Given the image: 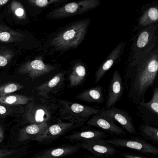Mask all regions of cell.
<instances>
[{
  "mask_svg": "<svg viewBox=\"0 0 158 158\" xmlns=\"http://www.w3.org/2000/svg\"><path fill=\"white\" fill-rule=\"evenodd\" d=\"M158 72V48L138 62L127 65L125 76L126 87L129 99L137 106L145 101V94L154 85Z\"/></svg>",
  "mask_w": 158,
  "mask_h": 158,
  "instance_id": "obj_1",
  "label": "cell"
},
{
  "mask_svg": "<svg viewBox=\"0 0 158 158\" xmlns=\"http://www.w3.org/2000/svg\"><path fill=\"white\" fill-rule=\"evenodd\" d=\"M91 22L90 18H84L64 27L52 40L55 49L65 52L77 48L85 39Z\"/></svg>",
  "mask_w": 158,
  "mask_h": 158,
  "instance_id": "obj_2",
  "label": "cell"
},
{
  "mask_svg": "<svg viewBox=\"0 0 158 158\" xmlns=\"http://www.w3.org/2000/svg\"><path fill=\"white\" fill-rule=\"evenodd\" d=\"M127 62H138L158 48V24L150 26L138 31L132 39Z\"/></svg>",
  "mask_w": 158,
  "mask_h": 158,
  "instance_id": "obj_3",
  "label": "cell"
},
{
  "mask_svg": "<svg viewBox=\"0 0 158 158\" xmlns=\"http://www.w3.org/2000/svg\"><path fill=\"white\" fill-rule=\"evenodd\" d=\"M58 120L78 122L84 124L91 116L102 110L80 103L60 99L58 101Z\"/></svg>",
  "mask_w": 158,
  "mask_h": 158,
  "instance_id": "obj_4",
  "label": "cell"
},
{
  "mask_svg": "<svg viewBox=\"0 0 158 158\" xmlns=\"http://www.w3.org/2000/svg\"><path fill=\"white\" fill-rule=\"evenodd\" d=\"M58 109V102L57 103L54 102L43 105L30 103L24 109L21 117L25 123L29 124L44 123L50 124L55 117Z\"/></svg>",
  "mask_w": 158,
  "mask_h": 158,
  "instance_id": "obj_5",
  "label": "cell"
},
{
  "mask_svg": "<svg viewBox=\"0 0 158 158\" xmlns=\"http://www.w3.org/2000/svg\"><path fill=\"white\" fill-rule=\"evenodd\" d=\"M101 4L100 0H81L69 2L55 11L53 16L55 18H64L82 15L96 9Z\"/></svg>",
  "mask_w": 158,
  "mask_h": 158,
  "instance_id": "obj_6",
  "label": "cell"
},
{
  "mask_svg": "<svg viewBox=\"0 0 158 158\" xmlns=\"http://www.w3.org/2000/svg\"><path fill=\"white\" fill-rule=\"evenodd\" d=\"M50 125L45 131L34 140L42 144H49L65 135L66 133L84 124L78 122H65L61 120Z\"/></svg>",
  "mask_w": 158,
  "mask_h": 158,
  "instance_id": "obj_7",
  "label": "cell"
},
{
  "mask_svg": "<svg viewBox=\"0 0 158 158\" xmlns=\"http://www.w3.org/2000/svg\"><path fill=\"white\" fill-rule=\"evenodd\" d=\"M104 140L115 147L127 148L144 154L153 155L158 154V148L139 138H113Z\"/></svg>",
  "mask_w": 158,
  "mask_h": 158,
  "instance_id": "obj_8",
  "label": "cell"
},
{
  "mask_svg": "<svg viewBox=\"0 0 158 158\" xmlns=\"http://www.w3.org/2000/svg\"><path fill=\"white\" fill-rule=\"evenodd\" d=\"M140 116L145 124L153 126H158V87L153 90L152 98L148 102H142L137 105Z\"/></svg>",
  "mask_w": 158,
  "mask_h": 158,
  "instance_id": "obj_9",
  "label": "cell"
},
{
  "mask_svg": "<svg viewBox=\"0 0 158 158\" xmlns=\"http://www.w3.org/2000/svg\"><path fill=\"white\" fill-rule=\"evenodd\" d=\"M101 111L98 114L91 116L87 121V124L89 126L100 128L105 132L112 135H126L125 131L119 126L116 122Z\"/></svg>",
  "mask_w": 158,
  "mask_h": 158,
  "instance_id": "obj_10",
  "label": "cell"
},
{
  "mask_svg": "<svg viewBox=\"0 0 158 158\" xmlns=\"http://www.w3.org/2000/svg\"><path fill=\"white\" fill-rule=\"evenodd\" d=\"M126 42L121 41L113 49L105 60L100 65L95 75V82L98 84L104 75L121 60L126 46Z\"/></svg>",
  "mask_w": 158,
  "mask_h": 158,
  "instance_id": "obj_11",
  "label": "cell"
},
{
  "mask_svg": "<svg viewBox=\"0 0 158 158\" xmlns=\"http://www.w3.org/2000/svg\"><path fill=\"white\" fill-rule=\"evenodd\" d=\"M158 2L153 1L141 7V14L133 31L138 32L150 26L158 24Z\"/></svg>",
  "mask_w": 158,
  "mask_h": 158,
  "instance_id": "obj_12",
  "label": "cell"
},
{
  "mask_svg": "<svg viewBox=\"0 0 158 158\" xmlns=\"http://www.w3.org/2000/svg\"><path fill=\"white\" fill-rule=\"evenodd\" d=\"M80 143L81 148L86 150L93 156L99 158L110 157L118 152L113 146L104 141V139L92 140Z\"/></svg>",
  "mask_w": 158,
  "mask_h": 158,
  "instance_id": "obj_13",
  "label": "cell"
},
{
  "mask_svg": "<svg viewBox=\"0 0 158 158\" xmlns=\"http://www.w3.org/2000/svg\"><path fill=\"white\" fill-rule=\"evenodd\" d=\"M102 112L110 117L115 122L119 123L127 132L132 135L137 134L133 120L125 110L116 107H111L102 110Z\"/></svg>",
  "mask_w": 158,
  "mask_h": 158,
  "instance_id": "obj_14",
  "label": "cell"
},
{
  "mask_svg": "<svg viewBox=\"0 0 158 158\" xmlns=\"http://www.w3.org/2000/svg\"><path fill=\"white\" fill-rule=\"evenodd\" d=\"M124 88L121 74L118 70H115L113 74L108 87L105 109L113 107L121 99L123 94Z\"/></svg>",
  "mask_w": 158,
  "mask_h": 158,
  "instance_id": "obj_15",
  "label": "cell"
},
{
  "mask_svg": "<svg viewBox=\"0 0 158 158\" xmlns=\"http://www.w3.org/2000/svg\"><path fill=\"white\" fill-rule=\"evenodd\" d=\"M81 148L80 143L75 145L66 144L43 150L31 158H63L75 154Z\"/></svg>",
  "mask_w": 158,
  "mask_h": 158,
  "instance_id": "obj_16",
  "label": "cell"
},
{
  "mask_svg": "<svg viewBox=\"0 0 158 158\" xmlns=\"http://www.w3.org/2000/svg\"><path fill=\"white\" fill-rule=\"evenodd\" d=\"M88 68L86 64L80 60L73 62L68 74L69 87L75 88L85 83L88 75Z\"/></svg>",
  "mask_w": 158,
  "mask_h": 158,
  "instance_id": "obj_17",
  "label": "cell"
},
{
  "mask_svg": "<svg viewBox=\"0 0 158 158\" xmlns=\"http://www.w3.org/2000/svg\"><path fill=\"white\" fill-rule=\"evenodd\" d=\"M107 135L104 131L94 129L82 130L65 136L64 139L72 143H81L92 140L103 139Z\"/></svg>",
  "mask_w": 158,
  "mask_h": 158,
  "instance_id": "obj_18",
  "label": "cell"
},
{
  "mask_svg": "<svg viewBox=\"0 0 158 158\" xmlns=\"http://www.w3.org/2000/svg\"><path fill=\"white\" fill-rule=\"evenodd\" d=\"M49 125L50 124L47 123L28 125L20 129L17 139L20 142L34 140L41 135Z\"/></svg>",
  "mask_w": 158,
  "mask_h": 158,
  "instance_id": "obj_19",
  "label": "cell"
},
{
  "mask_svg": "<svg viewBox=\"0 0 158 158\" xmlns=\"http://www.w3.org/2000/svg\"><path fill=\"white\" fill-rule=\"evenodd\" d=\"M75 99L89 103L101 104L104 101L103 86H96L85 89L76 95Z\"/></svg>",
  "mask_w": 158,
  "mask_h": 158,
  "instance_id": "obj_20",
  "label": "cell"
},
{
  "mask_svg": "<svg viewBox=\"0 0 158 158\" xmlns=\"http://www.w3.org/2000/svg\"><path fill=\"white\" fill-rule=\"evenodd\" d=\"M24 111V109L20 106L7 105L0 103V117H17L21 116Z\"/></svg>",
  "mask_w": 158,
  "mask_h": 158,
  "instance_id": "obj_21",
  "label": "cell"
},
{
  "mask_svg": "<svg viewBox=\"0 0 158 158\" xmlns=\"http://www.w3.org/2000/svg\"><path fill=\"white\" fill-rule=\"evenodd\" d=\"M139 134L147 140L158 143V129L157 127L144 124L139 127Z\"/></svg>",
  "mask_w": 158,
  "mask_h": 158,
  "instance_id": "obj_22",
  "label": "cell"
},
{
  "mask_svg": "<svg viewBox=\"0 0 158 158\" xmlns=\"http://www.w3.org/2000/svg\"><path fill=\"white\" fill-rule=\"evenodd\" d=\"M27 146L15 148L0 149V158H21L27 154Z\"/></svg>",
  "mask_w": 158,
  "mask_h": 158,
  "instance_id": "obj_23",
  "label": "cell"
},
{
  "mask_svg": "<svg viewBox=\"0 0 158 158\" xmlns=\"http://www.w3.org/2000/svg\"><path fill=\"white\" fill-rule=\"evenodd\" d=\"M30 101V99L24 96H9L0 97V103L14 106L24 105Z\"/></svg>",
  "mask_w": 158,
  "mask_h": 158,
  "instance_id": "obj_24",
  "label": "cell"
},
{
  "mask_svg": "<svg viewBox=\"0 0 158 158\" xmlns=\"http://www.w3.org/2000/svg\"><path fill=\"white\" fill-rule=\"evenodd\" d=\"M18 87L15 84H12L6 86L2 90L1 92H0V95H3L5 94H9V93H12L16 91L18 89Z\"/></svg>",
  "mask_w": 158,
  "mask_h": 158,
  "instance_id": "obj_25",
  "label": "cell"
},
{
  "mask_svg": "<svg viewBox=\"0 0 158 158\" xmlns=\"http://www.w3.org/2000/svg\"><path fill=\"white\" fill-rule=\"evenodd\" d=\"M31 67L33 69L37 70H44L46 67V65L43 62L40 60H35L33 61L31 63Z\"/></svg>",
  "mask_w": 158,
  "mask_h": 158,
  "instance_id": "obj_26",
  "label": "cell"
},
{
  "mask_svg": "<svg viewBox=\"0 0 158 158\" xmlns=\"http://www.w3.org/2000/svg\"><path fill=\"white\" fill-rule=\"evenodd\" d=\"M10 38V35L8 32H4L0 33V40H1V41H9Z\"/></svg>",
  "mask_w": 158,
  "mask_h": 158,
  "instance_id": "obj_27",
  "label": "cell"
},
{
  "mask_svg": "<svg viewBox=\"0 0 158 158\" xmlns=\"http://www.w3.org/2000/svg\"><path fill=\"white\" fill-rule=\"evenodd\" d=\"M123 156L124 158H147L131 153H124Z\"/></svg>",
  "mask_w": 158,
  "mask_h": 158,
  "instance_id": "obj_28",
  "label": "cell"
},
{
  "mask_svg": "<svg viewBox=\"0 0 158 158\" xmlns=\"http://www.w3.org/2000/svg\"><path fill=\"white\" fill-rule=\"evenodd\" d=\"M49 2L47 0H37L36 1V3L38 6L40 7H44L47 6L48 3H49Z\"/></svg>",
  "mask_w": 158,
  "mask_h": 158,
  "instance_id": "obj_29",
  "label": "cell"
},
{
  "mask_svg": "<svg viewBox=\"0 0 158 158\" xmlns=\"http://www.w3.org/2000/svg\"><path fill=\"white\" fill-rule=\"evenodd\" d=\"M5 131L4 128L1 124H0V143H1L4 139Z\"/></svg>",
  "mask_w": 158,
  "mask_h": 158,
  "instance_id": "obj_30",
  "label": "cell"
},
{
  "mask_svg": "<svg viewBox=\"0 0 158 158\" xmlns=\"http://www.w3.org/2000/svg\"><path fill=\"white\" fill-rule=\"evenodd\" d=\"M8 64V60L5 57L0 56V66H4Z\"/></svg>",
  "mask_w": 158,
  "mask_h": 158,
  "instance_id": "obj_31",
  "label": "cell"
},
{
  "mask_svg": "<svg viewBox=\"0 0 158 158\" xmlns=\"http://www.w3.org/2000/svg\"><path fill=\"white\" fill-rule=\"evenodd\" d=\"M24 14V11L22 8H18L15 11V14H16L17 16H19V17H21V16H23Z\"/></svg>",
  "mask_w": 158,
  "mask_h": 158,
  "instance_id": "obj_32",
  "label": "cell"
},
{
  "mask_svg": "<svg viewBox=\"0 0 158 158\" xmlns=\"http://www.w3.org/2000/svg\"><path fill=\"white\" fill-rule=\"evenodd\" d=\"M79 158H110V157H106V158H99V157H96V156H93V155H86V156H84V157H81Z\"/></svg>",
  "mask_w": 158,
  "mask_h": 158,
  "instance_id": "obj_33",
  "label": "cell"
},
{
  "mask_svg": "<svg viewBox=\"0 0 158 158\" xmlns=\"http://www.w3.org/2000/svg\"><path fill=\"white\" fill-rule=\"evenodd\" d=\"M9 2L8 0H0V5H3L6 4Z\"/></svg>",
  "mask_w": 158,
  "mask_h": 158,
  "instance_id": "obj_34",
  "label": "cell"
}]
</instances>
